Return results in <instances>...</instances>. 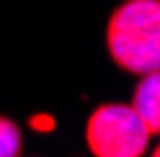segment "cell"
<instances>
[{
  "mask_svg": "<svg viewBox=\"0 0 160 157\" xmlns=\"http://www.w3.org/2000/svg\"><path fill=\"white\" fill-rule=\"evenodd\" d=\"M20 129L6 120V117H0V157H17L20 154Z\"/></svg>",
  "mask_w": 160,
  "mask_h": 157,
  "instance_id": "277c9868",
  "label": "cell"
},
{
  "mask_svg": "<svg viewBox=\"0 0 160 157\" xmlns=\"http://www.w3.org/2000/svg\"><path fill=\"white\" fill-rule=\"evenodd\" d=\"M149 157H157V151H152V154H149Z\"/></svg>",
  "mask_w": 160,
  "mask_h": 157,
  "instance_id": "5b68a950",
  "label": "cell"
},
{
  "mask_svg": "<svg viewBox=\"0 0 160 157\" xmlns=\"http://www.w3.org/2000/svg\"><path fill=\"white\" fill-rule=\"evenodd\" d=\"M132 109L137 111V117L146 123V129L152 134L160 129V80H157V71L140 74V83H137L134 97H132Z\"/></svg>",
  "mask_w": 160,
  "mask_h": 157,
  "instance_id": "3957f363",
  "label": "cell"
},
{
  "mask_svg": "<svg viewBox=\"0 0 160 157\" xmlns=\"http://www.w3.org/2000/svg\"><path fill=\"white\" fill-rule=\"evenodd\" d=\"M106 43L120 69L149 74L160 66V3L157 0H126L106 32Z\"/></svg>",
  "mask_w": 160,
  "mask_h": 157,
  "instance_id": "6da1fadb",
  "label": "cell"
},
{
  "mask_svg": "<svg viewBox=\"0 0 160 157\" xmlns=\"http://www.w3.org/2000/svg\"><path fill=\"white\" fill-rule=\"evenodd\" d=\"M152 131L132 106L106 103L92 111L86 123V143L94 157H143Z\"/></svg>",
  "mask_w": 160,
  "mask_h": 157,
  "instance_id": "7a4b0ae2",
  "label": "cell"
}]
</instances>
